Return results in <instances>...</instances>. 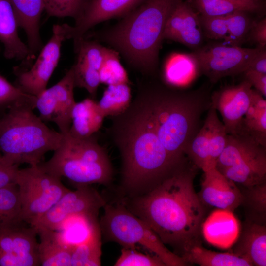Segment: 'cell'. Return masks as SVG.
<instances>
[{"instance_id":"6da1fadb","label":"cell","mask_w":266,"mask_h":266,"mask_svg":"<svg viewBox=\"0 0 266 266\" xmlns=\"http://www.w3.org/2000/svg\"><path fill=\"white\" fill-rule=\"evenodd\" d=\"M111 117L108 131L121 157L127 191L145 194L186 165L174 161L164 148L139 94L123 113Z\"/></svg>"},{"instance_id":"7a4b0ae2","label":"cell","mask_w":266,"mask_h":266,"mask_svg":"<svg viewBox=\"0 0 266 266\" xmlns=\"http://www.w3.org/2000/svg\"><path fill=\"white\" fill-rule=\"evenodd\" d=\"M187 165L137 196L128 209L147 223L165 244L183 252L198 243L205 213L193 185L197 167Z\"/></svg>"},{"instance_id":"3957f363","label":"cell","mask_w":266,"mask_h":266,"mask_svg":"<svg viewBox=\"0 0 266 266\" xmlns=\"http://www.w3.org/2000/svg\"><path fill=\"white\" fill-rule=\"evenodd\" d=\"M138 93L164 148L174 161L184 164L190 144L201 127V116L211 106L208 91H185L149 84Z\"/></svg>"},{"instance_id":"277c9868","label":"cell","mask_w":266,"mask_h":266,"mask_svg":"<svg viewBox=\"0 0 266 266\" xmlns=\"http://www.w3.org/2000/svg\"><path fill=\"white\" fill-rule=\"evenodd\" d=\"M180 0H145L118 23L91 34L123 56L131 66L152 74L158 65L166 24Z\"/></svg>"},{"instance_id":"5b68a950","label":"cell","mask_w":266,"mask_h":266,"mask_svg":"<svg viewBox=\"0 0 266 266\" xmlns=\"http://www.w3.org/2000/svg\"><path fill=\"white\" fill-rule=\"evenodd\" d=\"M0 119V151L12 165H39L45 154L61 145L63 134L48 127L33 112L35 107L17 102Z\"/></svg>"},{"instance_id":"8992f818","label":"cell","mask_w":266,"mask_h":266,"mask_svg":"<svg viewBox=\"0 0 266 266\" xmlns=\"http://www.w3.org/2000/svg\"><path fill=\"white\" fill-rule=\"evenodd\" d=\"M38 166L48 173L66 178L76 186L107 185L113 176L107 153L93 135L81 138L69 132L63 134L61 144L52 157Z\"/></svg>"},{"instance_id":"52a82bcc","label":"cell","mask_w":266,"mask_h":266,"mask_svg":"<svg viewBox=\"0 0 266 266\" xmlns=\"http://www.w3.org/2000/svg\"><path fill=\"white\" fill-rule=\"evenodd\" d=\"M100 227L105 237L124 248L135 249L139 244L152 252L168 266L188 265L184 259L170 251L151 227L124 204H106Z\"/></svg>"},{"instance_id":"ba28073f","label":"cell","mask_w":266,"mask_h":266,"mask_svg":"<svg viewBox=\"0 0 266 266\" xmlns=\"http://www.w3.org/2000/svg\"><path fill=\"white\" fill-rule=\"evenodd\" d=\"M15 183L20 194L21 218L33 226L69 190L61 178L38 165L19 169Z\"/></svg>"},{"instance_id":"9c48e42d","label":"cell","mask_w":266,"mask_h":266,"mask_svg":"<svg viewBox=\"0 0 266 266\" xmlns=\"http://www.w3.org/2000/svg\"><path fill=\"white\" fill-rule=\"evenodd\" d=\"M261 48H246L225 44L209 45L193 52L200 72L212 83L243 73Z\"/></svg>"},{"instance_id":"30bf717a","label":"cell","mask_w":266,"mask_h":266,"mask_svg":"<svg viewBox=\"0 0 266 266\" xmlns=\"http://www.w3.org/2000/svg\"><path fill=\"white\" fill-rule=\"evenodd\" d=\"M76 187L66 192L33 226L57 231L73 216L98 218L100 209L106 204L103 198L89 185Z\"/></svg>"},{"instance_id":"8fae6325","label":"cell","mask_w":266,"mask_h":266,"mask_svg":"<svg viewBox=\"0 0 266 266\" xmlns=\"http://www.w3.org/2000/svg\"><path fill=\"white\" fill-rule=\"evenodd\" d=\"M52 35L40 50L33 65L29 70L14 68L15 85L24 92L38 96L47 88V83L58 64L62 42L66 40L61 25L53 26Z\"/></svg>"},{"instance_id":"7c38bea8","label":"cell","mask_w":266,"mask_h":266,"mask_svg":"<svg viewBox=\"0 0 266 266\" xmlns=\"http://www.w3.org/2000/svg\"><path fill=\"white\" fill-rule=\"evenodd\" d=\"M74 75L71 67L57 83L36 97L35 108L42 121L56 124L63 134L67 133L71 124V113L76 103L74 97Z\"/></svg>"},{"instance_id":"4fadbf2b","label":"cell","mask_w":266,"mask_h":266,"mask_svg":"<svg viewBox=\"0 0 266 266\" xmlns=\"http://www.w3.org/2000/svg\"><path fill=\"white\" fill-rule=\"evenodd\" d=\"M145 0H90L81 16L74 26L62 25L65 39H73L76 48L89 30L112 18L124 16Z\"/></svg>"},{"instance_id":"5bb4252c","label":"cell","mask_w":266,"mask_h":266,"mask_svg":"<svg viewBox=\"0 0 266 266\" xmlns=\"http://www.w3.org/2000/svg\"><path fill=\"white\" fill-rule=\"evenodd\" d=\"M252 90L250 83L244 80L211 96V106L221 115L228 134L239 133L243 118L250 104Z\"/></svg>"},{"instance_id":"9a60e30c","label":"cell","mask_w":266,"mask_h":266,"mask_svg":"<svg viewBox=\"0 0 266 266\" xmlns=\"http://www.w3.org/2000/svg\"><path fill=\"white\" fill-rule=\"evenodd\" d=\"M204 36L199 13L188 1L180 0L167 19L163 39L178 42L197 50L201 47Z\"/></svg>"},{"instance_id":"2e32d148","label":"cell","mask_w":266,"mask_h":266,"mask_svg":"<svg viewBox=\"0 0 266 266\" xmlns=\"http://www.w3.org/2000/svg\"><path fill=\"white\" fill-rule=\"evenodd\" d=\"M199 197L204 205L233 211L242 202L243 196L234 182L216 167L205 172Z\"/></svg>"},{"instance_id":"e0dca14e","label":"cell","mask_w":266,"mask_h":266,"mask_svg":"<svg viewBox=\"0 0 266 266\" xmlns=\"http://www.w3.org/2000/svg\"><path fill=\"white\" fill-rule=\"evenodd\" d=\"M201 232L209 244L227 249L234 244L240 234V225L233 211L217 209L203 222Z\"/></svg>"},{"instance_id":"ac0fdd59","label":"cell","mask_w":266,"mask_h":266,"mask_svg":"<svg viewBox=\"0 0 266 266\" xmlns=\"http://www.w3.org/2000/svg\"><path fill=\"white\" fill-rule=\"evenodd\" d=\"M36 228L23 220L0 226V254L38 253Z\"/></svg>"},{"instance_id":"d6986e66","label":"cell","mask_w":266,"mask_h":266,"mask_svg":"<svg viewBox=\"0 0 266 266\" xmlns=\"http://www.w3.org/2000/svg\"><path fill=\"white\" fill-rule=\"evenodd\" d=\"M16 16L9 0H0V42L7 59L23 60L32 55L28 46L21 40Z\"/></svg>"},{"instance_id":"ffe728a7","label":"cell","mask_w":266,"mask_h":266,"mask_svg":"<svg viewBox=\"0 0 266 266\" xmlns=\"http://www.w3.org/2000/svg\"><path fill=\"white\" fill-rule=\"evenodd\" d=\"M15 11L19 27L25 31L32 55L42 48L40 22L44 10L43 0H9Z\"/></svg>"},{"instance_id":"44dd1931","label":"cell","mask_w":266,"mask_h":266,"mask_svg":"<svg viewBox=\"0 0 266 266\" xmlns=\"http://www.w3.org/2000/svg\"><path fill=\"white\" fill-rule=\"evenodd\" d=\"M39 235L38 252L40 266H71L74 245L65 240L55 230L37 228Z\"/></svg>"},{"instance_id":"7402d4cb","label":"cell","mask_w":266,"mask_h":266,"mask_svg":"<svg viewBox=\"0 0 266 266\" xmlns=\"http://www.w3.org/2000/svg\"><path fill=\"white\" fill-rule=\"evenodd\" d=\"M265 150L266 147L248 134H227L225 147L217 161L216 168L220 171Z\"/></svg>"},{"instance_id":"603a6c76","label":"cell","mask_w":266,"mask_h":266,"mask_svg":"<svg viewBox=\"0 0 266 266\" xmlns=\"http://www.w3.org/2000/svg\"><path fill=\"white\" fill-rule=\"evenodd\" d=\"M234 253L248 260L252 266H266V229L256 223L249 224L242 232Z\"/></svg>"},{"instance_id":"cb8c5ba5","label":"cell","mask_w":266,"mask_h":266,"mask_svg":"<svg viewBox=\"0 0 266 266\" xmlns=\"http://www.w3.org/2000/svg\"><path fill=\"white\" fill-rule=\"evenodd\" d=\"M104 118L97 102L91 99H84L76 102L72 109L69 133L78 138L90 137L101 128Z\"/></svg>"},{"instance_id":"d4e9b609","label":"cell","mask_w":266,"mask_h":266,"mask_svg":"<svg viewBox=\"0 0 266 266\" xmlns=\"http://www.w3.org/2000/svg\"><path fill=\"white\" fill-rule=\"evenodd\" d=\"M220 171L246 188L263 183L266 180V150Z\"/></svg>"},{"instance_id":"484cf974","label":"cell","mask_w":266,"mask_h":266,"mask_svg":"<svg viewBox=\"0 0 266 266\" xmlns=\"http://www.w3.org/2000/svg\"><path fill=\"white\" fill-rule=\"evenodd\" d=\"M240 133L251 136L266 147V100L253 89L249 107L242 121Z\"/></svg>"},{"instance_id":"4316f807","label":"cell","mask_w":266,"mask_h":266,"mask_svg":"<svg viewBox=\"0 0 266 266\" xmlns=\"http://www.w3.org/2000/svg\"><path fill=\"white\" fill-rule=\"evenodd\" d=\"M182 257L189 264L201 266H251L246 259L234 253H221L208 250L199 243L188 248Z\"/></svg>"},{"instance_id":"83f0119b","label":"cell","mask_w":266,"mask_h":266,"mask_svg":"<svg viewBox=\"0 0 266 266\" xmlns=\"http://www.w3.org/2000/svg\"><path fill=\"white\" fill-rule=\"evenodd\" d=\"M200 14L224 16L235 11L250 13L260 11L264 6L262 0H189Z\"/></svg>"},{"instance_id":"f1b7e54d","label":"cell","mask_w":266,"mask_h":266,"mask_svg":"<svg viewBox=\"0 0 266 266\" xmlns=\"http://www.w3.org/2000/svg\"><path fill=\"white\" fill-rule=\"evenodd\" d=\"M200 72L193 54H175L170 57L165 68V77L168 84L182 86L191 82Z\"/></svg>"},{"instance_id":"f546056e","label":"cell","mask_w":266,"mask_h":266,"mask_svg":"<svg viewBox=\"0 0 266 266\" xmlns=\"http://www.w3.org/2000/svg\"><path fill=\"white\" fill-rule=\"evenodd\" d=\"M211 125V114L209 108L203 125L192 139L186 152L193 164L203 172L213 168L210 162Z\"/></svg>"},{"instance_id":"4dcf8cb0","label":"cell","mask_w":266,"mask_h":266,"mask_svg":"<svg viewBox=\"0 0 266 266\" xmlns=\"http://www.w3.org/2000/svg\"><path fill=\"white\" fill-rule=\"evenodd\" d=\"M101 256V231L99 225L93 229L85 241L74 246L71 266H100Z\"/></svg>"},{"instance_id":"1f68e13d","label":"cell","mask_w":266,"mask_h":266,"mask_svg":"<svg viewBox=\"0 0 266 266\" xmlns=\"http://www.w3.org/2000/svg\"><path fill=\"white\" fill-rule=\"evenodd\" d=\"M98 107L103 116L114 117L123 113L131 102V89L128 83L108 85Z\"/></svg>"},{"instance_id":"d6a6232c","label":"cell","mask_w":266,"mask_h":266,"mask_svg":"<svg viewBox=\"0 0 266 266\" xmlns=\"http://www.w3.org/2000/svg\"><path fill=\"white\" fill-rule=\"evenodd\" d=\"M23 220L21 203L15 183L0 188V226Z\"/></svg>"},{"instance_id":"836d02e7","label":"cell","mask_w":266,"mask_h":266,"mask_svg":"<svg viewBox=\"0 0 266 266\" xmlns=\"http://www.w3.org/2000/svg\"><path fill=\"white\" fill-rule=\"evenodd\" d=\"M249 13L238 11L226 15L228 34L224 44L240 46L244 41L254 22Z\"/></svg>"},{"instance_id":"e575fe53","label":"cell","mask_w":266,"mask_h":266,"mask_svg":"<svg viewBox=\"0 0 266 266\" xmlns=\"http://www.w3.org/2000/svg\"><path fill=\"white\" fill-rule=\"evenodd\" d=\"M118 53L116 50L108 48L99 71L100 83L110 85L128 83V76L120 62Z\"/></svg>"},{"instance_id":"d590c367","label":"cell","mask_w":266,"mask_h":266,"mask_svg":"<svg viewBox=\"0 0 266 266\" xmlns=\"http://www.w3.org/2000/svg\"><path fill=\"white\" fill-rule=\"evenodd\" d=\"M44 10L49 16L69 17L78 20L90 0H43Z\"/></svg>"},{"instance_id":"8d00e7d4","label":"cell","mask_w":266,"mask_h":266,"mask_svg":"<svg viewBox=\"0 0 266 266\" xmlns=\"http://www.w3.org/2000/svg\"><path fill=\"white\" fill-rule=\"evenodd\" d=\"M211 125L210 134V162L212 167H216L217 161L223 151L226 143L227 133L223 123L218 117L217 111L210 106Z\"/></svg>"},{"instance_id":"74e56055","label":"cell","mask_w":266,"mask_h":266,"mask_svg":"<svg viewBox=\"0 0 266 266\" xmlns=\"http://www.w3.org/2000/svg\"><path fill=\"white\" fill-rule=\"evenodd\" d=\"M108 48L94 41L82 39L74 49L77 60L99 71L105 57Z\"/></svg>"},{"instance_id":"f35d334b","label":"cell","mask_w":266,"mask_h":266,"mask_svg":"<svg viewBox=\"0 0 266 266\" xmlns=\"http://www.w3.org/2000/svg\"><path fill=\"white\" fill-rule=\"evenodd\" d=\"M71 67L75 87L83 88L92 97H95L100 83L99 71L78 60Z\"/></svg>"},{"instance_id":"ab89813d","label":"cell","mask_w":266,"mask_h":266,"mask_svg":"<svg viewBox=\"0 0 266 266\" xmlns=\"http://www.w3.org/2000/svg\"><path fill=\"white\" fill-rule=\"evenodd\" d=\"M115 266H165L157 256L139 252L135 249L124 248L114 264Z\"/></svg>"},{"instance_id":"60d3db41","label":"cell","mask_w":266,"mask_h":266,"mask_svg":"<svg viewBox=\"0 0 266 266\" xmlns=\"http://www.w3.org/2000/svg\"><path fill=\"white\" fill-rule=\"evenodd\" d=\"M200 19L204 36L215 40H224L226 38L228 30L226 15L207 16L200 14Z\"/></svg>"},{"instance_id":"b9f144b4","label":"cell","mask_w":266,"mask_h":266,"mask_svg":"<svg viewBox=\"0 0 266 266\" xmlns=\"http://www.w3.org/2000/svg\"><path fill=\"white\" fill-rule=\"evenodd\" d=\"M246 200L249 207L258 215L266 213V181L247 188Z\"/></svg>"},{"instance_id":"7bdbcfd3","label":"cell","mask_w":266,"mask_h":266,"mask_svg":"<svg viewBox=\"0 0 266 266\" xmlns=\"http://www.w3.org/2000/svg\"><path fill=\"white\" fill-rule=\"evenodd\" d=\"M40 266L38 253L20 255L0 254V266Z\"/></svg>"},{"instance_id":"ee69618b","label":"cell","mask_w":266,"mask_h":266,"mask_svg":"<svg viewBox=\"0 0 266 266\" xmlns=\"http://www.w3.org/2000/svg\"><path fill=\"white\" fill-rule=\"evenodd\" d=\"M19 166L7 162L0 151V188L15 183Z\"/></svg>"},{"instance_id":"f6af8a7d","label":"cell","mask_w":266,"mask_h":266,"mask_svg":"<svg viewBox=\"0 0 266 266\" xmlns=\"http://www.w3.org/2000/svg\"><path fill=\"white\" fill-rule=\"evenodd\" d=\"M257 44V47L266 48V19L263 18L258 22H254L247 37Z\"/></svg>"},{"instance_id":"bcb514c9","label":"cell","mask_w":266,"mask_h":266,"mask_svg":"<svg viewBox=\"0 0 266 266\" xmlns=\"http://www.w3.org/2000/svg\"><path fill=\"white\" fill-rule=\"evenodd\" d=\"M245 80L254 87L264 98L266 97V74L247 70L243 73Z\"/></svg>"},{"instance_id":"7dc6e473","label":"cell","mask_w":266,"mask_h":266,"mask_svg":"<svg viewBox=\"0 0 266 266\" xmlns=\"http://www.w3.org/2000/svg\"><path fill=\"white\" fill-rule=\"evenodd\" d=\"M266 74V50L261 48L250 62L246 70Z\"/></svg>"},{"instance_id":"c3c4849f","label":"cell","mask_w":266,"mask_h":266,"mask_svg":"<svg viewBox=\"0 0 266 266\" xmlns=\"http://www.w3.org/2000/svg\"></svg>"}]
</instances>
